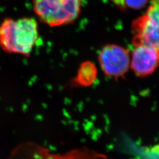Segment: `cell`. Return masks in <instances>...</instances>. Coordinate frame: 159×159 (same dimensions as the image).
<instances>
[{
    "label": "cell",
    "mask_w": 159,
    "mask_h": 159,
    "mask_svg": "<svg viewBox=\"0 0 159 159\" xmlns=\"http://www.w3.org/2000/svg\"><path fill=\"white\" fill-rule=\"evenodd\" d=\"M38 39V24L33 18H7L0 24V48L7 53L27 57Z\"/></svg>",
    "instance_id": "1"
},
{
    "label": "cell",
    "mask_w": 159,
    "mask_h": 159,
    "mask_svg": "<svg viewBox=\"0 0 159 159\" xmlns=\"http://www.w3.org/2000/svg\"><path fill=\"white\" fill-rule=\"evenodd\" d=\"M82 0H33V10L41 21L50 27L73 22L79 16Z\"/></svg>",
    "instance_id": "2"
},
{
    "label": "cell",
    "mask_w": 159,
    "mask_h": 159,
    "mask_svg": "<svg viewBox=\"0 0 159 159\" xmlns=\"http://www.w3.org/2000/svg\"><path fill=\"white\" fill-rule=\"evenodd\" d=\"M133 46H151L159 48V0H150L146 12L132 23Z\"/></svg>",
    "instance_id": "3"
},
{
    "label": "cell",
    "mask_w": 159,
    "mask_h": 159,
    "mask_svg": "<svg viewBox=\"0 0 159 159\" xmlns=\"http://www.w3.org/2000/svg\"><path fill=\"white\" fill-rule=\"evenodd\" d=\"M10 159H110L88 148L71 150L64 153H53L46 148L31 145L19 148Z\"/></svg>",
    "instance_id": "4"
},
{
    "label": "cell",
    "mask_w": 159,
    "mask_h": 159,
    "mask_svg": "<svg viewBox=\"0 0 159 159\" xmlns=\"http://www.w3.org/2000/svg\"><path fill=\"white\" fill-rule=\"evenodd\" d=\"M98 60L104 74L115 78L125 75L130 66L129 51L117 45L104 46L99 54Z\"/></svg>",
    "instance_id": "5"
},
{
    "label": "cell",
    "mask_w": 159,
    "mask_h": 159,
    "mask_svg": "<svg viewBox=\"0 0 159 159\" xmlns=\"http://www.w3.org/2000/svg\"><path fill=\"white\" fill-rule=\"evenodd\" d=\"M134 47L130 59L131 68L139 77L152 74L158 66L159 48L144 45Z\"/></svg>",
    "instance_id": "6"
},
{
    "label": "cell",
    "mask_w": 159,
    "mask_h": 159,
    "mask_svg": "<svg viewBox=\"0 0 159 159\" xmlns=\"http://www.w3.org/2000/svg\"><path fill=\"white\" fill-rule=\"evenodd\" d=\"M96 68L91 63H84L80 68L76 82L82 86H89L96 79Z\"/></svg>",
    "instance_id": "7"
},
{
    "label": "cell",
    "mask_w": 159,
    "mask_h": 159,
    "mask_svg": "<svg viewBox=\"0 0 159 159\" xmlns=\"http://www.w3.org/2000/svg\"><path fill=\"white\" fill-rule=\"evenodd\" d=\"M123 10L128 8L140 9L148 4L149 0H122Z\"/></svg>",
    "instance_id": "8"
},
{
    "label": "cell",
    "mask_w": 159,
    "mask_h": 159,
    "mask_svg": "<svg viewBox=\"0 0 159 159\" xmlns=\"http://www.w3.org/2000/svg\"><path fill=\"white\" fill-rule=\"evenodd\" d=\"M112 1L115 5L118 6L121 9L123 10V1L122 0H110Z\"/></svg>",
    "instance_id": "9"
}]
</instances>
